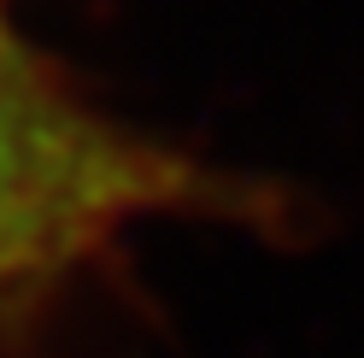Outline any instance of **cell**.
Wrapping results in <instances>:
<instances>
[{
  "mask_svg": "<svg viewBox=\"0 0 364 358\" xmlns=\"http://www.w3.org/2000/svg\"><path fill=\"white\" fill-rule=\"evenodd\" d=\"M171 183L65 94L0 12V288L100 247Z\"/></svg>",
  "mask_w": 364,
  "mask_h": 358,
  "instance_id": "1",
  "label": "cell"
}]
</instances>
